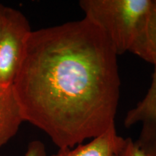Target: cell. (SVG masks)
Wrapping results in <instances>:
<instances>
[{
  "instance_id": "obj_1",
  "label": "cell",
  "mask_w": 156,
  "mask_h": 156,
  "mask_svg": "<svg viewBox=\"0 0 156 156\" xmlns=\"http://www.w3.org/2000/svg\"><path fill=\"white\" fill-rule=\"evenodd\" d=\"M117 56L106 35L85 17L31 31L13 83L25 122L59 149L115 126Z\"/></svg>"
},
{
  "instance_id": "obj_2",
  "label": "cell",
  "mask_w": 156,
  "mask_h": 156,
  "mask_svg": "<svg viewBox=\"0 0 156 156\" xmlns=\"http://www.w3.org/2000/svg\"><path fill=\"white\" fill-rule=\"evenodd\" d=\"M153 0H81L85 18L99 28L117 55L129 51L142 30Z\"/></svg>"
},
{
  "instance_id": "obj_3",
  "label": "cell",
  "mask_w": 156,
  "mask_h": 156,
  "mask_svg": "<svg viewBox=\"0 0 156 156\" xmlns=\"http://www.w3.org/2000/svg\"><path fill=\"white\" fill-rule=\"evenodd\" d=\"M31 28L25 15L7 7L0 33V85L14 83L24 56Z\"/></svg>"
},
{
  "instance_id": "obj_4",
  "label": "cell",
  "mask_w": 156,
  "mask_h": 156,
  "mask_svg": "<svg viewBox=\"0 0 156 156\" xmlns=\"http://www.w3.org/2000/svg\"><path fill=\"white\" fill-rule=\"evenodd\" d=\"M139 123L142 129L136 143L145 156H156V64L147 93L129 111L124 119V126L127 128Z\"/></svg>"
},
{
  "instance_id": "obj_5",
  "label": "cell",
  "mask_w": 156,
  "mask_h": 156,
  "mask_svg": "<svg viewBox=\"0 0 156 156\" xmlns=\"http://www.w3.org/2000/svg\"><path fill=\"white\" fill-rule=\"evenodd\" d=\"M125 138L117 134L114 126L86 144L59 149L57 153L50 156H116Z\"/></svg>"
},
{
  "instance_id": "obj_6",
  "label": "cell",
  "mask_w": 156,
  "mask_h": 156,
  "mask_svg": "<svg viewBox=\"0 0 156 156\" xmlns=\"http://www.w3.org/2000/svg\"><path fill=\"white\" fill-rule=\"evenodd\" d=\"M24 122L13 85H0V147L16 135Z\"/></svg>"
},
{
  "instance_id": "obj_7",
  "label": "cell",
  "mask_w": 156,
  "mask_h": 156,
  "mask_svg": "<svg viewBox=\"0 0 156 156\" xmlns=\"http://www.w3.org/2000/svg\"><path fill=\"white\" fill-rule=\"evenodd\" d=\"M130 52L144 61L156 64V0H153L145 25Z\"/></svg>"
},
{
  "instance_id": "obj_8",
  "label": "cell",
  "mask_w": 156,
  "mask_h": 156,
  "mask_svg": "<svg viewBox=\"0 0 156 156\" xmlns=\"http://www.w3.org/2000/svg\"><path fill=\"white\" fill-rule=\"evenodd\" d=\"M116 156H145L143 152L132 138H125L122 147L119 151Z\"/></svg>"
},
{
  "instance_id": "obj_9",
  "label": "cell",
  "mask_w": 156,
  "mask_h": 156,
  "mask_svg": "<svg viewBox=\"0 0 156 156\" xmlns=\"http://www.w3.org/2000/svg\"><path fill=\"white\" fill-rule=\"evenodd\" d=\"M25 156H48L44 144L40 140H34L28 144Z\"/></svg>"
},
{
  "instance_id": "obj_10",
  "label": "cell",
  "mask_w": 156,
  "mask_h": 156,
  "mask_svg": "<svg viewBox=\"0 0 156 156\" xmlns=\"http://www.w3.org/2000/svg\"><path fill=\"white\" fill-rule=\"evenodd\" d=\"M6 9H7V7H5L2 4L0 3V33H1L2 28L4 20H5V17Z\"/></svg>"
},
{
  "instance_id": "obj_11",
  "label": "cell",
  "mask_w": 156,
  "mask_h": 156,
  "mask_svg": "<svg viewBox=\"0 0 156 156\" xmlns=\"http://www.w3.org/2000/svg\"><path fill=\"white\" fill-rule=\"evenodd\" d=\"M0 156H5V155H0Z\"/></svg>"
}]
</instances>
